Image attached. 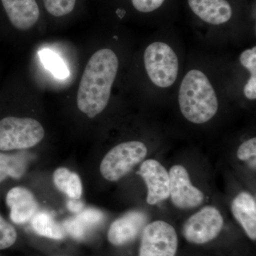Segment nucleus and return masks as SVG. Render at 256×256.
<instances>
[{
	"label": "nucleus",
	"instance_id": "20",
	"mask_svg": "<svg viewBox=\"0 0 256 256\" xmlns=\"http://www.w3.org/2000/svg\"><path fill=\"white\" fill-rule=\"evenodd\" d=\"M77 0H43L47 12L56 18L68 15L73 11Z\"/></svg>",
	"mask_w": 256,
	"mask_h": 256
},
{
	"label": "nucleus",
	"instance_id": "4",
	"mask_svg": "<svg viewBox=\"0 0 256 256\" xmlns=\"http://www.w3.org/2000/svg\"><path fill=\"white\" fill-rule=\"evenodd\" d=\"M45 136L43 126L30 118L6 117L0 120V151L28 149L41 142Z\"/></svg>",
	"mask_w": 256,
	"mask_h": 256
},
{
	"label": "nucleus",
	"instance_id": "14",
	"mask_svg": "<svg viewBox=\"0 0 256 256\" xmlns=\"http://www.w3.org/2000/svg\"><path fill=\"white\" fill-rule=\"evenodd\" d=\"M232 212L234 218L242 226L247 236L256 240V203L250 193L240 192L233 200Z\"/></svg>",
	"mask_w": 256,
	"mask_h": 256
},
{
	"label": "nucleus",
	"instance_id": "21",
	"mask_svg": "<svg viewBox=\"0 0 256 256\" xmlns=\"http://www.w3.org/2000/svg\"><path fill=\"white\" fill-rule=\"evenodd\" d=\"M18 238L14 227L0 214V250L12 246Z\"/></svg>",
	"mask_w": 256,
	"mask_h": 256
},
{
	"label": "nucleus",
	"instance_id": "8",
	"mask_svg": "<svg viewBox=\"0 0 256 256\" xmlns=\"http://www.w3.org/2000/svg\"><path fill=\"white\" fill-rule=\"evenodd\" d=\"M170 196L175 206L188 210L200 206L204 200L203 192L192 184L190 174L182 165H174L169 172Z\"/></svg>",
	"mask_w": 256,
	"mask_h": 256
},
{
	"label": "nucleus",
	"instance_id": "10",
	"mask_svg": "<svg viewBox=\"0 0 256 256\" xmlns=\"http://www.w3.org/2000/svg\"><path fill=\"white\" fill-rule=\"evenodd\" d=\"M148 216L141 212H128L112 222L108 232V240L114 246H124L142 233Z\"/></svg>",
	"mask_w": 256,
	"mask_h": 256
},
{
	"label": "nucleus",
	"instance_id": "9",
	"mask_svg": "<svg viewBox=\"0 0 256 256\" xmlns=\"http://www.w3.org/2000/svg\"><path fill=\"white\" fill-rule=\"evenodd\" d=\"M138 174L144 180L148 188L146 202L156 205L170 197L169 173L162 164L156 160L143 162Z\"/></svg>",
	"mask_w": 256,
	"mask_h": 256
},
{
	"label": "nucleus",
	"instance_id": "13",
	"mask_svg": "<svg viewBox=\"0 0 256 256\" xmlns=\"http://www.w3.org/2000/svg\"><path fill=\"white\" fill-rule=\"evenodd\" d=\"M188 3L192 12L210 24H224L232 16V6L227 0H188Z\"/></svg>",
	"mask_w": 256,
	"mask_h": 256
},
{
	"label": "nucleus",
	"instance_id": "18",
	"mask_svg": "<svg viewBox=\"0 0 256 256\" xmlns=\"http://www.w3.org/2000/svg\"><path fill=\"white\" fill-rule=\"evenodd\" d=\"M240 64L249 72V78L244 87V94L248 100L256 98V47L244 50L239 57Z\"/></svg>",
	"mask_w": 256,
	"mask_h": 256
},
{
	"label": "nucleus",
	"instance_id": "16",
	"mask_svg": "<svg viewBox=\"0 0 256 256\" xmlns=\"http://www.w3.org/2000/svg\"><path fill=\"white\" fill-rule=\"evenodd\" d=\"M28 160L22 154L0 152V183L6 178H22L28 166Z\"/></svg>",
	"mask_w": 256,
	"mask_h": 256
},
{
	"label": "nucleus",
	"instance_id": "12",
	"mask_svg": "<svg viewBox=\"0 0 256 256\" xmlns=\"http://www.w3.org/2000/svg\"><path fill=\"white\" fill-rule=\"evenodd\" d=\"M10 23L18 30L33 28L40 18L36 0H0Z\"/></svg>",
	"mask_w": 256,
	"mask_h": 256
},
{
	"label": "nucleus",
	"instance_id": "24",
	"mask_svg": "<svg viewBox=\"0 0 256 256\" xmlns=\"http://www.w3.org/2000/svg\"><path fill=\"white\" fill-rule=\"evenodd\" d=\"M236 154L237 158L242 161H248L250 159L256 160V138H252L242 142L239 146Z\"/></svg>",
	"mask_w": 256,
	"mask_h": 256
},
{
	"label": "nucleus",
	"instance_id": "15",
	"mask_svg": "<svg viewBox=\"0 0 256 256\" xmlns=\"http://www.w3.org/2000/svg\"><path fill=\"white\" fill-rule=\"evenodd\" d=\"M56 188L72 200H80L82 186L80 176L67 168H60L55 170L53 175Z\"/></svg>",
	"mask_w": 256,
	"mask_h": 256
},
{
	"label": "nucleus",
	"instance_id": "17",
	"mask_svg": "<svg viewBox=\"0 0 256 256\" xmlns=\"http://www.w3.org/2000/svg\"><path fill=\"white\" fill-rule=\"evenodd\" d=\"M32 225L38 235L54 240H62L65 232L54 217L45 212H37L32 218Z\"/></svg>",
	"mask_w": 256,
	"mask_h": 256
},
{
	"label": "nucleus",
	"instance_id": "6",
	"mask_svg": "<svg viewBox=\"0 0 256 256\" xmlns=\"http://www.w3.org/2000/svg\"><path fill=\"white\" fill-rule=\"evenodd\" d=\"M140 235L138 256H176L178 235L168 222L156 220L146 224Z\"/></svg>",
	"mask_w": 256,
	"mask_h": 256
},
{
	"label": "nucleus",
	"instance_id": "19",
	"mask_svg": "<svg viewBox=\"0 0 256 256\" xmlns=\"http://www.w3.org/2000/svg\"><path fill=\"white\" fill-rule=\"evenodd\" d=\"M40 58L46 68L56 78H66L69 76V70L64 60L54 52L44 50L40 52Z\"/></svg>",
	"mask_w": 256,
	"mask_h": 256
},
{
	"label": "nucleus",
	"instance_id": "25",
	"mask_svg": "<svg viewBox=\"0 0 256 256\" xmlns=\"http://www.w3.org/2000/svg\"><path fill=\"white\" fill-rule=\"evenodd\" d=\"M134 9L140 12L149 13L159 9L165 0H131Z\"/></svg>",
	"mask_w": 256,
	"mask_h": 256
},
{
	"label": "nucleus",
	"instance_id": "1",
	"mask_svg": "<svg viewBox=\"0 0 256 256\" xmlns=\"http://www.w3.org/2000/svg\"><path fill=\"white\" fill-rule=\"evenodd\" d=\"M118 67V58L110 48L97 50L88 62L79 85L77 106L90 118L107 107Z\"/></svg>",
	"mask_w": 256,
	"mask_h": 256
},
{
	"label": "nucleus",
	"instance_id": "3",
	"mask_svg": "<svg viewBox=\"0 0 256 256\" xmlns=\"http://www.w3.org/2000/svg\"><path fill=\"white\" fill-rule=\"evenodd\" d=\"M144 66L150 82L160 88L172 86L178 78L180 62L174 50L168 44L154 42L144 52Z\"/></svg>",
	"mask_w": 256,
	"mask_h": 256
},
{
	"label": "nucleus",
	"instance_id": "7",
	"mask_svg": "<svg viewBox=\"0 0 256 256\" xmlns=\"http://www.w3.org/2000/svg\"><path fill=\"white\" fill-rule=\"evenodd\" d=\"M224 223L220 210L214 206H205L185 222L182 235L190 244L204 245L218 237Z\"/></svg>",
	"mask_w": 256,
	"mask_h": 256
},
{
	"label": "nucleus",
	"instance_id": "26",
	"mask_svg": "<svg viewBox=\"0 0 256 256\" xmlns=\"http://www.w3.org/2000/svg\"><path fill=\"white\" fill-rule=\"evenodd\" d=\"M67 207L69 210L73 213L78 214L84 210V204L80 201V200H72L70 198L67 202Z\"/></svg>",
	"mask_w": 256,
	"mask_h": 256
},
{
	"label": "nucleus",
	"instance_id": "11",
	"mask_svg": "<svg viewBox=\"0 0 256 256\" xmlns=\"http://www.w3.org/2000/svg\"><path fill=\"white\" fill-rule=\"evenodd\" d=\"M6 204L10 208V218L16 224L28 223L38 210L34 195L22 186H16L8 192Z\"/></svg>",
	"mask_w": 256,
	"mask_h": 256
},
{
	"label": "nucleus",
	"instance_id": "22",
	"mask_svg": "<svg viewBox=\"0 0 256 256\" xmlns=\"http://www.w3.org/2000/svg\"><path fill=\"white\" fill-rule=\"evenodd\" d=\"M64 227L73 238L77 240H82L86 234V227L76 217L66 220L64 223Z\"/></svg>",
	"mask_w": 256,
	"mask_h": 256
},
{
	"label": "nucleus",
	"instance_id": "5",
	"mask_svg": "<svg viewBox=\"0 0 256 256\" xmlns=\"http://www.w3.org/2000/svg\"><path fill=\"white\" fill-rule=\"evenodd\" d=\"M148 154V148L140 141H128L118 144L104 156L100 172L106 180L118 181L127 175Z\"/></svg>",
	"mask_w": 256,
	"mask_h": 256
},
{
	"label": "nucleus",
	"instance_id": "2",
	"mask_svg": "<svg viewBox=\"0 0 256 256\" xmlns=\"http://www.w3.org/2000/svg\"><path fill=\"white\" fill-rule=\"evenodd\" d=\"M180 111L188 122L204 124L218 110V99L208 76L198 69L188 70L184 76L178 94Z\"/></svg>",
	"mask_w": 256,
	"mask_h": 256
},
{
	"label": "nucleus",
	"instance_id": "23",
	"mask_svg": "<svg viewBox=\"0 0 256 256\" xmlns=\"http://www.w3.org/2000/svg\"><path fill=\"white\" fill-rule=\"evenodd\" d=\"M76 218L82 222L86 227L92 226L100 223L104 218V215L100 210L95 208H86L80 213L77 214Z\"/></svg>",
	"mask_w": 256,
	"mask_h": 256
}]
</instances>
